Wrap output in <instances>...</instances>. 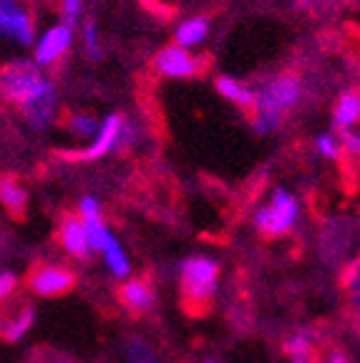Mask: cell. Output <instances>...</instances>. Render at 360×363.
<instances>
[{"label":"cell","instance_id":"1","mask_svg":"<svg viewBox=\"0 0 360 363\" xmlns=\"http://www.w3.org/2000/svg\"><path fill=\"white\" fill-rule=\"evenodd\" d=\"M0 94L21 108L33 129H48L56 119V86L40 74V66L35 61L18 58L0 68Z\"/></svg>","mask_w":360,"mask_h":363},{"label":"cell","instance_id":"2","mask_svg":"<svg viewBox=\"0 0 360 363\" xmlns=\"http://www.w3.org/2000/svg\"><path fill=\"white\" fill-rule=\"evenodd\" d=\"M303 84L295 76H277L257 94V116H254V131L257 134H272L280 126L282 113L290 111L300 101Z\"/></svg>","mask_w":360,"mask_h":363},{"label":"cell","instance_id":"3","mask_svg":"<svg viewBox=\"0 0 360 363\" xmlns=\"http://www.w3.org/2000/svg\"><path fill=\"white\" fill-rule=\"evenodd\" d=\"M220 280V265L212 257H189L181 265V298L189 308L204 311Z\"/></svg>","mask_w":360,"mask_h":363},{"label":"cell","instance_id":"4","mask_svg":"<svg viewBox=\"0 0 360 363\" xmlns=\"http://www.w3.org/2000/svg\"><path fill=\"white\" fill-rule=\"evenodd\" d=\"M134 139H136L134 126H131L126 119H121L118 113H111L108 119H103L101 129H99V134H96L94 144H91L89 149H84V152H71V154H66V157H76V159L91 162V159H101L103 154L116 152V149H126Z\"/></svg>","mask_w":360,"mask_h":363},{"label":"cell","instance_id":"5","mask_svg":"<svg viewBox=\"0 0 360 363\" xmlns=\"http://www.w3.org/2000/svg\"><path fill=\"white\" fill-rule=\"evenodd\" d=\"M298 212H300L298 202H295L293 194L285 192V189H277L272 194V202L267 207H262V210H257L254 225L267 238H280V235L293 230L295 220H298Z\"/></svg>","mask_w":360,"mask_h":363},{"label":"cell","instance_id":"6","mask_svg":"<svg viewBox=\"0 0 360 363\" xmlns=\"http://www.w3.org/2000/svg\"><path fill=\"white\" fill-rule=\"evenodd\" d=\"M26 285L40 298H58L74 290L76 272L68 270L66 265H53V262H40L28 272Z\"/></svg>","mask_w":360,"mask_h":363},{"label":"cell","instance_id":"7","mask_svg":"<svg viewBox=\"0 0 360 363\" xmlns=\"http://www.w3.org/2000/svg\"><path fill=\"white\" fill-rule=\"evenodd\" d=\"M0 35L18 45H35V26L18 0H0Z\"/></svg>","mask_w":360,"mask_h":363},{"label":"cell","instance_id":"8","mask_svg":"<svg viewBox=\"0 0 360 363\" xmlns=\"http://www.w3.org/2000/svg\"><path fill=\"white\" fill-rule=\"evenodd\" d=\"M74 43V28L66 26V23H58L53 28H48L33 45V53H35V63L38 66H51L56 63L63 53L71 48Z\"/></svg>","mask_w":360,"mask_h":363},{"label":"cell","instance_id":"9","mask_svg":"<svg viewBox=\"0 0 360 363\" xmlns=\"http://www.w3.org/2000/svg\"><path fill=\"white\" fill-rule=\"evenodd\" d=\"M157 71L169 79H189L197 71V61L179 45H167L157 53Z\"/></svg>","mask_w":360,"mask_h":363},{"label":"cell","instance_id":"10","mask_svg":"<svg viewBox=\"0 0 360 363\" xmlns=\"http://www.w3.org/2000/svg\"><path fill=\"white\" fill-rule=\"evenodd\" d=\"M58 240H61L63 250H66L68 255L79 257V260H89L91 247H89V240H86V230L81 217H71V215L63 217L61 227H58Z\"/></svg>","mask_w":360,"mask_h":363},{"label":"cell","instance_id":"11","mask_svg":"<svg viewBox=\"0 0 360 363\" xmlns=\"http://www.w3.org/2000/svg\"><path fill=\"white\" fill-rule=\"evenodd\" d=\"M118 301L126 311L131 313H144L152 308V301H154V293L149 288L147 280H129L118 288Z\"/></svg>","mask_w":360,"mask_h":363},{"label":"cell","instance_id":"12","mask_svg":"<svg viewBox=\"0 0 360 363\" xmlns=\"http://www.w3.org/2000/svg\"><path fill=\"white\" fill-rule=\"evenodd\" d=\"M0 204L8 210V215L21 220L28 207V194L18 184L16 177H0Z\"/></svg>","mask_w":360,"mask_h":363},{"label":"cell","instance_id":"13","mask_svg":"<svg viewBox=\"0 0 360 363\" xmlns=\"http://www.w3.org/2000/svg\"><path fill=\"white\" fill-rule=\"evenodd\" d=\"M360 121V94L348 91L338 99L335 111H332V124L340 131H350Z\"/></svg>","mask_w":360,"mask_h":363},{"label":"cell","instance_id":"14","mask_svg":"<svg viewBox=\"0 0 360 363\" xmlns=\"http://www.w3.org/2000/svg\"><path fill=\"white\" fill-rule=\"evenodd\" d=\"M217 91L242 108H254V101H257V94L252 89H247L244 84H240L237 79H232V76H220L217 79Z\"/></svg>","mask_w":360,"mask_h":363},{"label":"cell","instance_id":"15","mask_svg":"<svg viewBox=\"0 0 360 363\" xmlns=\"http://www.w3.org/2000/svg\"><path fill=\"white\" fill-rule=\"evenodd\" d=\"M209 35V21L207 18H189L176 28L174 40L179 48H191V45H199Z\"/></svg>","mask_w":360,"mask_h":363},{"label":"cell","instance_id":"16","mask_svg":"<svg viewBox=\"0 0 360 363\" xmlns=\"http://www.w3.org/2000/svg\"><path fill=\"white\" fill-rule=\"evenodd\" d=\"M33 325V308H21L16 315H8L0 320V335L6 340H18L26 330Z\"/></svg>","mask_w":360,"mask_h":363},{"label":"cell","instance_id":"17","mask_svg":"<svg viewBox=\"0 0 360 363\" xmlns=\"http://www.w3.org/2000/svg\"><path fill=\"white\" fill-rule=\"evenodd\" d=\"M103 252V260H106V265L111 267V272L116 275V278H126L129 275V260H126V252L121 250V245L116 242V238H108L106 247L101 250Z\"/></svg>","mask_w":360,"mask_h":363},{"label":"cell","instance_id":"18","mask_svg":"<svg viewBox=\"0 0 360 363\" xmlns=\"http://www.w3.org/2000/svg\"><path fill=\"white\" fill-rule=\"evenodd\" d=\"M84 222V230H86V240H89V247L96 250V252H101L103 247H106L108 238H111V233H108V227L103 225L101 217H94V220H81Z\"/></svg>","mask_w":360,"mask_h":363},{"label":"cell","instance_id":"19","mask_svg":"<svg viewBox=\"0 0 360 363\" xmlns=\"http://www.w3.org/2000/svg\"><path fill=\"white\" fill-rule=\"evenodd\" d=\"M99 129H101V124L94 116H89V113H76L74 119H71V131L76 136H81V139H96Z\"/></svg>","mask_w":360,"mask_h":363},{"label":"cell","instance_id":"20","mask_svg":"<svg viewBox=\"0 0 360 363\" xmlns=\"http://www.w3.org/2000/svg\"><path fill=\"white\" fill-rule=\"evenodd\" d=\"M287 353L293 358L295 363H308L310 361V340L308 335H293V338L287 340Z\"/></svg>","mask_w":360,"mask_h":363},{"label":"cell","instance_id":"21","mask_svg":"<svg viewBox=\"0 0 360 363\" xmlns=\"http://www.w3.org/2000/svg\"><path fill=\"white\" fill-rule=\"evenodd\" d=\"M84 48L94 61L101 58V43H99V33H96V23H86L84 26Z\"/></svg>","mask_w":360,"mask_h":363},{"label":"cell","instance_id":"22","mask_svg":"<svg viewBox=\"0 0 360 363\" xmlns=\"http://www.w3.org/2000/svg\"><path fill=\"white\" fill-rule=\"evenodd\" d=\"M317 152H320L325 159H338L340 157L338 139H335V136H330V134H320V136H317Z\"/></svg>","mask_w":360,"mask_h":363},{"label":"cell","instance_id":"23","mask_svg":"<svg viewBox=\"0 0 360 363\" xmlns=\"http://www.w3.org/2000/svg\"><path fill=\"white\" fill-rule=\"evenodd\" d=\"M81 13H84V0H63V18H66V26L74 28V23L79 21Z\"/></svg>","mask_w":360,"mask_h":363},{"label":"cell","instance_id":"24","mask_svg":"<svg viewBox=\"0 0 360 363\" xmlns=\"http://www.w3.org/2000/svg\"><path fill=\"white\" fill-rule=\"evenodd\" d=\"M79 212H81V220H94V217H101V207H99V202H96L94 197L81 199Z\"/></svg>","mask_w":360,"mask_h":363},{"label":"cell","instance_id":"25","mask_svg":"<svg viewBox=\"0 0 360 363\" xmlns=\"http://www.w3.org/2000/svg\"><path fill=\"white\" fill-rule=\"evenodd\" d=\"M129 358L134 363H157V358L152 356L147 346H141V343H131L129 346Z\"/></svg>","mask_w":360,"mask_h":363},{"label":"cell","instance_id":"26","mask_svg":"<svg viewBox=\"0 0 360 363\" xmlns=\"http://www.w3.org/2000/svg\"><path fill=\"white\" fill-rule=\"evenodd\" d=\"M350 293H353V313H355V320H358V328H360V267L355 270L353 280H350Z\"/></svg>","mask_w":360,"mask_h":363},{"label":"cell","instance_id":"27","mask_svg":"<svg viewBox=\"0 0 360 363\" xmlns=\"http://www.w3.org/2000/svg\"><path fill=\"white\" fill-rule=\"evenodd\" d=\"M16 285H18V280L13 272H0V301H6L8 295L16 290Z\"/></svg>","mask_w":360,"mask_h":363},{"label":"cell","instance_id":"28","mask_svg":"<svg viewBox=\"0 0 360 363\" xmlns=\"http://www.w3.org/2000/svg\"><path fill=\"white\" fill-rule=\"evenodd\" d=\"M343 144L350 154H360V134L358 131H343Z\"/></svg>","mask_w":360,"mask_h":363},{"label":"cell","instance_id":"29","mask_svg":"<svg viewBox=\"0 0 360 363\" xmlns=\"http://www.w3.org/2000/svg\"><path fill=\"white\" fill-rule=\"evenodd\" d=\"M295 3H298V6H313L315 0H295Z\"/></svg>","mask_w":360,"mask_h":363}]
</instances>
